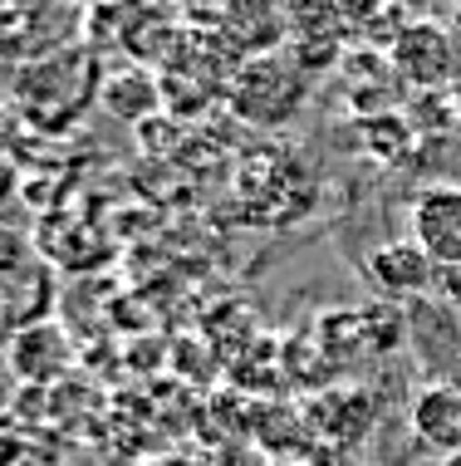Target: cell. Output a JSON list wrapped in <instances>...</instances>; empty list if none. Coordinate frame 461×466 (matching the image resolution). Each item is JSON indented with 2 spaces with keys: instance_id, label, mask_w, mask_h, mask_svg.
<instances>
[{
  "instance_id": "1",
  "label": "cell",
  "mask_w": 461,
  "mask_h": 466,
  "mask_svg": "<svg viewBox=\"0 0 461 466\" xmlns=\"http://www.w3.org/2000/svg\"><path fill=\"white\" fill-rule=\"evenodd\" d=\"M226 94H231L236 118H246L251 128H280V123H290L295 113H300L305 94H309V74L295 65L290 49H285V55L276 49V55L246 59V65L231 74Z\"/></svg>"
},
{
  "instance_id": "2",
  "label": "cell",
  "mask_w": 461,
  "mask_h": 466,
  "mask_svg": "<svg viewBox=\"0 0 461 466\" xmlns=\"http://www.w3.org/2000/svg\"><path fill=\"white\" fill-rule=\"evenodd\" d=\"M393 69L407 89H422V94H437L442 84L456 79L461 69V49H456V35L437 20H407L403 30L393 35Z\"/></svg>"
},
{
  "instance_id": "3",
  "label": "cell",
  "mask_w": 461,
  "mask_h": 466,
  "mask_svg": "<svg viewBox=\"0 0 461 466\" xmlns=\"http://www.w3.org/2000/svg\"><path fill=\"white\" fill-rule=\"evenodd\" d=\"M413 241L437 260V270L461 266V182H432L407 201Z\"/></svg>"
},
{
  "instance_id": "4",
  "label": "cell",
  "mask_w": 461,
  "mask_h": 466,
  "mask_svg": "<svg viewBox=\"0 0 461 466\" xmlns=\"http://www.w3.org/2000/svg\"><path fill=\"white\" fill-rule=\"evenodd\" d=\"M364 275L373 280V289H383L388 299H417L437 285V260L407 236V241L373 246L364 256Z\"/></svg>"
},
{
  "instance_id": "5",
  "label": "cell",
  "mask_w": 461,
  "mask_h": 466,
  "mask_svg": "<svg viewBox=\"0 0 461 466\" xmlns=\"http://www.w3.org/2000/svg\"><path fill=\"white\" fill-rule=\"evenodd\" d=\"M221 30L241 49L246 59L276 55L280 45H290V15L285 0H226L221 5Z\"/></svg>"
},
{
  "instance_id": "6",
  "label": "cell",
  "mask_w": 461,
  "mask_h": 466,
  "mask_svg": "<svg viewBox=\"0 0 461 466\" xmlns=\"http://www.w3.org/2000/svg\"><path fill=\"white\" fill-rule=\"evenodd\" d=\"M413 437L427 451H461V388H422L413 398Z\"/></svg>"
},
{
  "instance_id": "7",
  "label": "cell",
  "mask_w": 461,
  "mask_h": 466,
  "mask_svg": "<svg viewBox=\"0 0 461 466\" xmlns=\"http://www.w3.org/2000/svg\"><path fill=\"white\" fill-rule=\"evenodd\" d=\"M104 104L108 113H118V118H128V123H143L147 113H153V79L147 74H114V79L104 84Z\"/></svg>"
},
{
  "instance_id": "8",
  "label": "cell",
  "mask_w": 461,
  "mask_h": 466,
  "mask_svg": "<svg viewBox=\"0 0 461 466\" xmlns=\"http://www.w3.org/2000/svg\"><path fill=\"white\" fill-rule=\"evenodd\" d=\"M153 466H211L206 457H186V451H172V457H157Z\"/></svg>"
},
{
  "instance_id": "9",
  "label": "cell",
  "mask_w": 461,
  "mask_h": 466,
  "mask_svg": "<svg viewBox=\"0 0 461 466\" xmlns=\"http://www.w3.org/2000/svg\"><path fill=\"white\" fill-rule=\"evenodd\" d=\"M10 393H15V378L10 369H0V408H10Z\"/></svg>"
},
{
  "instance_id": "10",
  "label": "cell",
  "mask_w": 461,
  "mask_h": 466,
  "mask_svg": "<svg viewBox=\"0 0 461 466\" xmlns=\"http://www.w3.org/2000/svg\"><path fill=\"white\" fill-rule=\"evenodd\" d=\"M0 466H15V437L0 432Z\"/></svg>"
},
{
  "instance_id": "11",
  "label": "cell",
  "mask_w": 461,
  "mask_h": 466,
  "mask_svg": "<svg viewBox=\"0 0 461 466\" xmlns=\"http://www.w3.org/2000/svg\"><path fill=\"white\" fill-rule=\"evenodd\" d=\"M270 466H309V461H295V457H276Z\"/></svg>"
},
{
  "instance_id": "12",
  "label": "cell",
  "mask_w": 461,
  "mask_h": 466,
  "mask_svg": "<svg viewBox=\"0 0 461 466\" xmlns=\"http://www.w3.org/2000/svg\"><path fill=\"white\" fill-rule=\"evenodd\" d=\"M383 5H403L407 10V5H422V0H383Z\"/></svg>"
},
{
  "instance_id": "13",
  "label": "cell",
  "mask_w": 461,
  "mask_h": 466,
  "mask_svg": "<svg viewBox=\"0 0 461 466\" xmlns=\"http://www.w3.org/2000/svg\"><path fill=\"white\" fill-rule=\"evenodd\" d=\"M348 466H378V461H348Z\"/></svg>"
}]
</instances>
